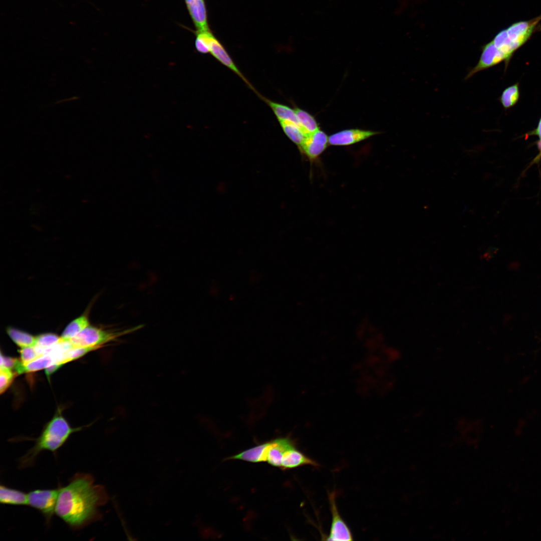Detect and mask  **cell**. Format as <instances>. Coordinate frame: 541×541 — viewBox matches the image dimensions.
<instances>
[{"instance_id": "12", "label": "cell", "mask_w": 541, "mask_h": 541, "mask_svg": "<svg viewBox=\"0 0 541 541\" xmlns=\"http://www.w3.org/2000/svg\"><path fill=\"white\" fill-rule=\"evenodd\" d=\"M185 2L197 32L209 31L204 0H185Z\"/></svg>"}, {"instance_id": "15", "label": "cell", "mask_w": 541, "mask_h": 541, "mask_svg": "<svg viewBox=\"0 0 541 541\" xmlns=\"http://www.w3.org/2000/svg\"><path fill=\"white\" fill-rule=\"evenodd\" d=\"M55 363L56 361L53 356L48 353L42 355L25 364H23L20 360L18 359L14 370L16 374H18L34 372L44 369H46Z\"/></svg>"}, {"instance_id": "24", "label": "cell", "mask_w": 541, "mask_h": 541, "mask_svg": "<svg viewBox=\"0 0 541 541\" xmlns=\"http://www.w3.org/2000/svg\"><path fill=\"white\" fill-rule=\"evenodd\" d=\"M210 32V30L205 32L196 31L195 46L198 52L202 54H207L210 52L208 43V35Z\"/></svg>"}, {"instance_id": "27", "label": "cell", "mask_w": 541, "mask_h": 541, "mask_svg": "<svg viewBox=\"0 0 541 541\" xmlns=\"http://www.w3.org/2000/svg\"><path fill=\"white\" fill-rule=\"evenodd\" d=\"M20 361L23 364L28 363L40 357L35 346L21 348L19 351Z\"/></svg>"}, {"instance_id": "26", "label": "cell", "mask_w": 541, "mask_h": 541, "mask_svg": "<svg viewBox=\"0 0 541 541\" xmlns=\"http://www.w3.org/2000/svg\"><path fill=\"white\" fill-rule=\"evenodd\" d=\"M16 373L12 370L1 368L0 371V391L1 393L4 392L12 384Z\"/></svg>"}, {"instance_id": "7", "label": "cell", "mask_w": 541, "mask_h": 541, "mask_svg": "<svg viewBox=\"0 0 541 541\" xmlns=\"http://www.w3.org/2000/svg\"><path fill=\"white\" fill-rule=\"evenodd\" d=\"M328 144L329 137L319 129L308 135L299 147L311 161H314L325 150Z\"/></svg>"}, {"instance_id": "14", "label": "cell", "mask_w": 541, "mask_h": 541, "mask_svg": "<svg viewBox=\"0 0 541 541\" xmlns=\"http://www.w3.org/2000/svg\"><path fill=\"white\" fill-rule=\"evenodd\" d=\"M269 441L246 449L237 454L227 457L225 460H241L252 463L266 461Z\"/></svg>"}, {"instance_id": "5", "label": "cell", "mask_w": 541, "mask_h": 541, "mask_svg": "<svg viewBox=\"0 0 541 541\" xmlns=\"http://www.w3.org/2000/svg\"><path fill=\"white\" fill-rule=\"evenodd\" d=\"M60 487L55 489H36L28 493V505L36 509L49 524L54 514Z\"/></svg>"}, {"instance_id": "13", "label": "cell", "mask_w": 541, "mask_h": 541, "mask_svg": "<svg viewBox=\"0 0 541 541\" xmlns=\"http://www.w3.org/2000/svg\"><path fill=\"white\" fill-rule=\"evenodd\" d=\"M304 465L318 467L319 463L298 450L296 446L287 450L283 456L281 469L287 470Z\"/></svg>"}, {"instance_id": "22", "label": "cell", "mask_w": 541, "mask_h": 541, "mask_svg": "<svg viewBox=\"0 0 541 541\" xmlns=\"http://www.w3.org/2000/svg\"><path fill=\"white\" fill-rule=\"evenodd\" d=\"M61 340V337L57 335L47 333L42 334L36 337V343L35 346L40 356L43 355L45 351L54 346Z\"/></svg>"}, {"instance_id": "18", "label": "cell", "mask_w": 541, "mask_h": 541, "mask_svg": "<svg viewBox=\"0 0 541 541\" xmlns=\"http://www.w3.org/2000/svg\"><path fill=\"white\" fill-rule=\"evenodd\" d=\"M89 326L87 316L82 315L71 321L65 328L61 336L63 341H70Z\"/></svg>"}, {"instance_id": "17", "label": "cell", "mask_w": 541, "mask_h": 541, "mask_svg": "<svg viewBox=\"0 0 541 541\" xmlns=\"http://www.w3.org/2000/svg\"><path fill=\"white\" fill-rule=\"evenodd\" d=\"M262 98L272 109L279 121H289L300 126L294 109L265 98Z\"/></svg>"}, {"instance_id": "20", "label": "cell", "mask_w": 541, "mask_h": 541, "mask_svg": "<svg viewBox=\"0 0 541 541\" xmlns=\"http://www.w3.org/2000/svg\"><path fill=\"white\" fill-rule=\"evenodd\" d=\"M281 126L286 135L300 146L307 136L299 125L289 121H280Z\"/></svg>"}, {"instance_id": "10", "label": "cell", "mask_w": 541, "mask_h": 541, "mask_svg": "<svg viewBox=\"0 0 541 541\" xmlns=\"http://www.w3.org/2000/svg\"><path fill=\"white\" fill-rule=\"evenodd\" d=\"M378 134L377 132L358 129L344 130L330 136L329 144L333 146L350 145Z\"/></svg>"}, {"instance_id": "3", "label": "cell", "mask_w": 541, "mask_h": 541, "mask_svg": "<svg viewBox=\"0 0 541 541\" xmlns=\"http://www.w3.org/2000/svg\"><path fill=\"white\" fill-rule=\"evenodd\" d=\"M541 21V14L528 20L512 23L499 32L492 43L508 61L513 54L523 45L536 30Z\"/></svg>"}, {"instance_id": "21", "label": "cell", "mask_w": 541, "mask_h": 541, "mask_svg": "<svg viewBox=\"0 0 541 541\" xmlns=\"http://www.w3.org/2000/svg\"><path fill=\"white\" fill-rule=\"evenodd\" d=\"M294 110L300 126L307 136L319 129L315 119L310 114L298 107Z\"/></svg>"}, {"instance_id": "28", "label": "cell", "mask_w": 541, "mask_h": 541, "mask_svg": "<svg viewBox=\"0 0 541 541\" xmlns=\"http://www.w3.org/2000/svg\"><path fill=\"white\" fill-rule=\"evenodd\" d=\"M18 359L1 355V368L14 369Z\"/></svg>"}, {"instance_id": "29", "label": "cell", "mask_w": 541, "mask_h": 541, "mask_svg": "<svg viewBox=\"0 0 541 541\" xmlns=\"http://www.w3.org/2000/svg\"><path fill=\"white\" fill-rule=\"evenodd\" d=\"M533 134L536 135L538 136L539 140L538 142H541V119L538 123V125L536 129L533 132Z\"/></svg>"}, {"instance_id": "2", "label": "cell", "mask_w": 541, "mask_h": 541, "mask_svg": "<svg viewBox=\"0 0 541 541\" xmlns=\"http://www.w3.org/2000/svg\"><path fill=\"white\" fill-rule=\"evenodd\" d=\"M80 428H72L61 414L56 415L44 427L34 446L19 459L21 468L32 466L38 455L43 451L55 453Z\"/></svg>"}, {"instance_id": "1", "label": "cell", "mask_w": 541, "mask_h": 541, "mask_svg": "<svg viewBox=\"0 0 541 541\" xmlns=\"http://www.w3.org/2000/svg\"><path fill=\"white\" fill-rule=\"evenodd\" d=\"M59 487L55 514L71 528H83L101 518L99 507L106 503L108 496L91 474L77 473L67 485Z\"/></svg>"}, {"instance_id": "19", "label": "cell", "mask_w": 541, "mask_h": 541, "mask_svg": "<svg viewBox=\"0 0 541 541\" xmlns=\"http://www.w3.org/2000/svg\"><path fill=\"white\" fill-rule=\"evenodd\" d=\"M7 333L12 340L21 348L35 346L36 337L13 327H9Z\"/></svg>"}, {"instance_id": "4", "label": "cell", "mask_w": 541, "mask_h": 541, "mask_svg": "<svg viewBox=\"0 0 541 541\" xmlns=\"http://www.w3.org/2000/svg\"><path fill=\"white\" fill-rule=\"evenodd\" d=\"M143 327L139 325L121 331H110L96 327L89 326L70 341L73 347H95L102 345L115 339L131 333Z\"/></svg>"}, {"instance_id": "8", "label": "cell", "mask_w": 541, "mask_h": 541, "mask_svg": "<svg viewBox=\"0 0 541 541\" xmlns=\"http://www.w3.org/2000/svg\"><path fill=\"white\" fill-rule=\"evenodd\" d=\"M208 43L209 47V53L218 61L238 75L250 88L254 90L251 85L236 66L225 48L211 31L208 34Z\"/></svg>"}, {"instance_id": "16", "label": "cell", "mask_w": 541, "mask_h": 541, "mask_svg": "<svg viewBox=\"0 0 541 541\" xmlns=\"http://www.w3.org/2000/svg\"><path fill=\"white\" fill-rule=\"evenodd\" d=\"M0 502L13 505H28V493L3 484L0 486Z\"/></svg>"}, {"instance_id": "11", "label": "cell", "mask_w": 541, "mask_h": 541, "mask_svg": "<svg viewBox=\"0 0 541 541\" xmlns=\"http://www.w3.org/2000/svg\"><path fill=\"white\" fill-rule=\"evenodd\" d=\"M266 461L270 465L281 468L285 452L296 445L289 437H280L270 440Z\"/></svg>"}, {"instance_id": "6", "label": "cell", "mask_w": 541, "mask_h": 541, "mask_svg": "<svg viewBox=\"0 0 541 541\" xmlns=\"http://www.w3.org/2000/svg\"><path fill=\"white\" fill-rule=\"evenodd\" d=\"M336 493H329V501L332 514V522L328 540H352L353 535L350 528L343 519L338 510L336 501Z\"/></svg>"}, {"instance_id": "25", "label": "cell", "mask_w": 541, "mask_h": 541, "mask_svg": "<svg viewBox=\"0 0 541 541\" xmlns=\"http://www.w3.org/2000/svg\"><path fill=\"white\" fill-rule=\"evenodd\" d=\"M97 349L98 348L95 347H73L66 353L63 362V364L77 359L87 353Z\"/></svg>"}, {"instance_id": "23", "label": "cell", "mask_w": 541, "mask_h": 541, "mask_svg": "<svg viewBox=\"0 0 541 541\" xmlns=\"http://www.w3.org/2000/svg\"><path fill=\"white\" fill-rule=\"evenodd\" d=\"M519 96L518 85L515 84L505 89L500 97V102L505 108H509L516 104Z\"/></svg>"}, {"instance_id": "9", "label": "cell", "mask_w": 541, "mask_h": 541, "mask_svg": "<svg viewBox=\"0 0 541 541\" xmlns=\"http://www.w3.org/2000/svg\"><path fill=\"white\" fill-rule=\"evenodd\" d=\"M503 61H505L504 57L490 41L482 47L478 63L468 72L465 80H467L479 72L492 67Z\"/></svg>"}]
</instances>
